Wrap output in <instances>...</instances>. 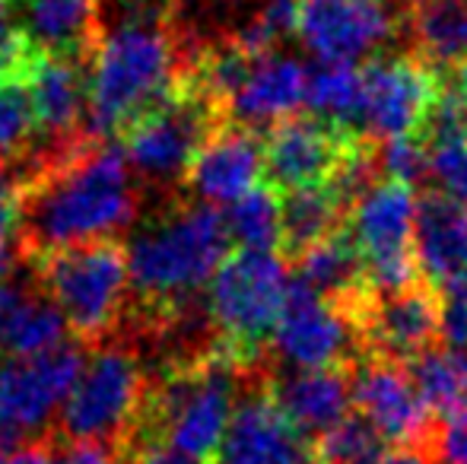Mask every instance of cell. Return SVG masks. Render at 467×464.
<instances>
[{
	"mask_svg": "<svg viewBox=\"0 0 467 464\" xmlns=\"http://www.w3.org/2000/svg\"><path fill=\"white\" fill-rule=\"evenodd\" d=\"M64 464H124L121 452L109 446H93V442H80L70 446L64 455Z\"/></svg>",
	"mask_w": 467,
	"mask_h": 464,
	"instance_id": "d590c367",
	"label": "cell"
},
{
	"mask_svg": "<svg viewBox=\"0 0 467 464\" xmlns=\"http://www.w3.org/2000/svg\"><path fill=\"white\" fill-rule=\"evenodd\" d=\"M445 290H455V293H462V296L467 299V271H464L462 277H458V280H455V284H451V286H445Z\"/></svg>",
	"mask_w": 467,
	"mask_h": 464,
	"instance_id": "f35d334b",
	"label": "cell"
},
{
	"mask_svg": "<svg viewBox=\"0 0 467 464\" xmlns=\"http://www.w3.org/2000/svg\"><path fill=\"white\" fill-rule=\"evenodd\" d=\"M372 464H436V459H432V449L426 446H394L381 452Z\"/></svg>",
	"mask_w": 467,
	"mask_h": 464,
	"instance_id": "8d00e7d4",
	"label": "cell"
},
{
	"mask_svg": "<svg viewBox=\"0 0 467 464\" xmlns=\"http://www.w3.org/2000/svg\"><path fill=\"white\" fill-rule=\"evenodd\" d=\"M207 464H315V442L277 407L267 391V372L245 385Z\"/></svg>",
	"mask_w": 467,
	"mask_h": 464,
	"instance_id": "5bb4252c",
	"label": "cell"
},
{
	"mask_svg": "<svg viewBox=\"0 0 467 464\" xmlns=\"http://www.w3.org/2000/svg\"><path fill=\"white\" fill-rule=\"evenodd\" d=\"M19 254L111 242L140 217V188L118 140H87L16 175Z\"/></svg>",
	"mask_w": 467,
	"mask_h": 464,
	"instance_id": "6da1fadb",
	"label": "cell"
},
{
	"mask_svg": "<svg viewBox=\"0 0 467 464\" xmlns=\"http://www.w3.org/2000/svg\"><path fill=\"white\" fill-rule=\"evenodd\" d=\"M381 455V436L359 414L340 420L315 439V464H372Z\"/></svg>",
	"mask_w": 467,
	"mask_h": 464,
	"instance_id": "f546056e",
	"label": "cell"
},
{
	"mask_svg": "<svg viewBox=\"0 0 467 464\" xmlns=\"http://www.w3.org/2000/svg\"><path fill=\"white\" fill-rule=\"evenodd\" d=\"M10 10H13V0H0V23L10 19Z\"/></svg>",
	"mask_w": 467,
	"mask_h": 464,
	"instance_id": "60d3db41",
	"label": "cell"
},
{
	"mask_svg": "<svg viewBox=\"0 0 467 464\" xmlns=\"http://www.w3.org/2000/svg\"><path fill=\"white\" fill-rule=\"evenodd\" d=\"M147 391L150 372L134 341L111 337L99 344L87 356L74 391L57 414L51 439L67 442V446L93 442V446L121 449L140 420Z\"/></svg>",
	"mask_w": 467,
	"mask_h": 464,
	"instance_id": "8992f818",
	"label": "cell"
},
{
	"mask_svg": "<svg viewBox=\"0 0 467 464\" xmlns=\"http://www.w3.org/2000/svg\"><path fill=\"white\" fill-rule=\"evenodd\" d=\"M363 350L394 363H413L442 337V293L426 280L375 296L357 318Z\"/></svg>",
	"mask_w": 467,
	"mask_h": 464,
	"instance_id": "2e32d148",
	"label": "cell"
},
{
	"mask_svg": "<svg viewBox=\"0 0 467 464\" xmlns=\"http://www.w3.org/2000/svg\"><path fill=\"white\" fill-rule=\"evenodd\" d=\"M420 4H436V0H410V6H420Z\"/></svg>",
	"mask_w": 467,
	"mask_h": 464,
	"instance_id": "b9f144b4",
	"label": "cell"
},
{
	"mask_svg": "<svg viewBox=\"0 0 467 464\" xmlns=\"http://www.w3.org/2000/svg\"><path fill=\"white\" fill-rule=\"evenodd\" d=\"M410 32L417 55L449 77L467 61V4L464 0H436L410 6Z\"/></svg>",
	"mask_w": 467,
	"mask_h": 464,
	"instance_id": "cb8c5ba5",
	"label": "cell"
},
{
	"mask_svg": "<svg viewBox=\"0 0 467 464\" xmlns=\"http://www.w3.org/2000/svg\"><path fill=\"white\" fill-rule=\"evenodd\" d=\"M226 217L210 204L175 201L162 207L128 245L130 305L137 337L172 341L194 325L201 290L229 258Z\"/></svg>",
	"mask_w": 467,
	"mask_h": 464,
	"instance_id": "7a4b0ae2",
	"label": "cell"
},
{
	"mask_svg": "<svg viewBox=\"0 0 467 464\" xmlns=\"http://www.w3.org/2000/svg\"><path fill=\"white\" fill-rule=\"evenodd\" d=\"M23 261L80 344L99 347L124 331L130 305L128 245L118 239L89 242Z\"/></svg>",
	"mask_w": 467,
	"mask_h": 464,
	"instance_id": "277c9868",
	"label": "cell"
},
{
	"mask_svg": "<svg viewBox=\"0 0 467 464\" xmlns=\"http://www.w3.org/2000/svg\"><path fill=\"white\" fill-rule=\"evenodd\" d=\"M359 80H363L359 134L369 140L423 137L445 93V74H439L420 55L372 57L359 67Z\"/></svg>",
	"mask_w": 467,
	"mask_h": 464,
	"instance_id": "9c48e42d",
	"label": "cell"
},
{
	"mask_svg": "<svg viewBox=\"0 0 467 464\" xmlns=\"http://www.w3.org/2000/svg\"><path fill=\"white\" fill-rule=\"evenodd\" d=\"M265 372L245 369L216 344L194 353H175L162 363L156 378H150L140 420L118 452L134 442L156 439L207 464L226 433L239 395Z\"/></svg>",
	"mask_w": 467,
	"mask_h": 464,
	"instance_id": "3957f363",
	"label": "cell"
},
{
	"mask_svg": "<svg viewBox=\"0 0 467 464\" xmlns=\"http://www.w3.org/2000/svg\"><path fill=\"white\" fill-rule=\"evenodd\" d=\"M19 29L42 55H61L89 67L99 45V0H13Z\"/></svg>",
	"mask_w": 467,
	"mask_h": 464,
	"instance_id": "7402d4cb",
	"label": "cell"
},
{
	"mask_svg": "<svg viewBox=\"0 0 467 464\" xmlns=\"http://www.w3.org/2000/svg\"><path fill=\"white\" fill-rule=\"evenodd\" d=\"M67 322L48 293L29 280H4L0 284V350L16 359L48 353L67 341Z\"/></svg>",
	"mask_w": 467,
	"mask_h": 464,
	"instance_id": "44dd1931",
	"label": "cell"
},
{
	"mask_svg": "<svg viewBox=\"0 0 467 464\" xmlns=\"http://www.w3.org/2000/svg\"><path fill=\"white\" fill-rule=\"evenodd\" d=\"M265 179V140L258 130L223 124L191 162L185 185L201 204H235Z\"/></svg>",
	"mask_w": 467,
	"mask_h": 464,
	"instance_id": "e0dca14e",
	"label": "cell"
},
{
	"mask_svg": "<svg viewBox=\"0 0 467 464\" xmlns=\"http://www.w3.org/2000/svg\"><path fill=\"white\" fill-rule=\"evenodd\" d=\"M121 459L124 464H201L197 459H188L179 449L166 446V442H156V439L134 442V446L124 449Z\"/></svg>",
	"mask_w": 467,
	"mask_h": 464,
	"instance_id": "836d02e7",
	"label": "cell"
},
{
	"mask_svg": "<svg viewBox=\"0 0 467 464\" xmlns=\"http://www.w3.org/2000/svg\"><path fill=\"white\" fill-rule=\"evenodd\" d=\"M385 179L404 181V185H417L420 179L430 175V150L420 137H400V140H388L385 150H379Z\"/></svg>",
	"mask_w": 467,
	"mask_h": 464,
	"instance_id": "4dcf8cb0",
	"label": "cell"
},
{
	"mask_svg": "<svg viewBox=\"0 0 467 464\" xmlns=\"http://www.w3.org/2000/svg\"><path fill=\"white\" fill-rule=\"evenodd\" d=\"M464 4H467V0H464Z\"/></svg>",
	"mask_w": 467,
	"mask_h": 464,
	"instance_id": "ee69618b",
	"label": "cell"
},
{
	"mask_svg": "<svg viewBox=\"0 0 467 464\" xmlns=\"http://www.w3.org/2000/svg\"><path fill=\"white\" fill-rule=\"evenodd\" d=\"M36 137V106H32L29 77L0 80V169L23 160Z\"/></svg>",
	"mask_w": 467,
	"mask_h": 464,
	"instance_id": "f1b7e54d",
	"label": "cell"
},
{
	"mask_svg": "<svg viewBox=\"0 0 467 464\" xmlns=\"http://www.w3.org/2000/svg\"><path fill=\"white\" fill-rule=\"evenodd\" d=\"M0 372H4V350H0Z\"/></svg>",
	"mask_w": 467,
	"mask_h": 464,
	"instance_id": "7bdbcfd3",
	"label": "cell"
},
{
	"mask_svg": "<svg viewBox=\"0 0 467 464\" xmlns=\"http://www.w3.org/2000/svg\"><path fill=\"white\" fill-rule=\"evenodd\" d=\"M13 449H16V446H13V442H10V439H6V436H4V433H0V464H4V461H6V455H10V452H13Z\"/></svg>",
	"mask_w": 467,
	"mask_h": 464,
	"instance_id": "ab89813d",
	"label": "cell"
},
{
	"mask_svg": "<svg viewBox=\"0 0 467 464\" xmlns=\"http://www.w3.org/2000/svg\"><path fill=\"white\" fill-rule=\"evenodd\" d=\"M410 378L436 417H445L467 397V350L432 347L410 363Z\"/></svg>",
	"mask_w": 467,
	"mask_h": 464,
	"instance_id": "484cf974",
	"label": "cell"
},
{
	"mask_svg": "<svg viewBox=\"0 0 467 464\" xmlns=\"http://www.w3.org/2000/svg\"><path fill=\"white\" fill-rule=\"evenodd\" d=\"M226 230L239 248H254V252H277L283 239L280 223V194L267 181L242 194L235 204H229Z\"/></svg>",
	"mask_w": 467,
	"mask_h": 464,
	"instance_id": "4316f807",
	"label": "cell"
},
{
	"mask_svg": "<svg viewBox=\"0 0 467 464\" xmlns=\"http://www.w3.org/2000/svg\"><path fill=\"white\" fill-rule=\"evenodd\" d=\"M308 74L312 70L296 57H258L229 99V121L248 130H261L293 118L308 99Z\"/></svg>",
	"mask_w": 467,
	"mask_h": 464,
	"instance_id": "ac0fdd59",
	"label": "cell"
},
{
	"mask_svg": "<svg viewBox=\"0 0 467 464\" xmlns=\"http://www.w3.org/2000/svg\"><path fill=\"white\" fill-rule=\"evenodd\" d=\"M289 267L277 252L235 248L207 286L213 341L245 369H265L267 344L289 293Z\"/></svg>",
	"mask_w": 467,
	"mask_h": 464,
	"instance_id": "5b68a950",
	"label": "cell"
},
{
	"mask_svg": "<svg viewBox=\"0 0 467 464\" xmlns=\"http://www.w3.org/2000/svg\"><path fill=\"white\" fill-rule=\"evenodd\" d=\"M267 391L286 420L312 442L350 417V369H289L267 376Z\"/></svg>",
	"mask_w": 467,
	"mask_h": 464,
	"instance_id": "d6986e66",
	"label": "cell"
},
{
	"mask_svg": "<svg viewBox=\"0 0 467 464\" xmlns=\"http://www.w3.org/2000/svg\"><path fill=\"white\" fill-rule=\"evenodd\" d=\"M353 407L391 446H426L432 410L420 397L404 363L366 353L350 369Z\"/></svg>",
	"mask_w": 467,
	"mask_h": 464,
	"instance_id": "9a60e30c",
	"label": "cell"
},
{
	"mask_svg": "<svg viewBox=\"0 0 467 464\" xmlns=\"http://www.w3.org/2000/svg\"><path fill=\"white\" fill-rule=\"evenodd\" d=\"M423 143L430 150V179L436 181V191L467 211V128L439 124L426 130Z\"/></svg>",
	"mask_w": 467,
	"mask_h": 464,
	"instance_id": "83f0119b",
	"label": "cell"
},
{
	"mask_svg": "<svg viewBox=\"0 0 467 464\" xmlns=\"http://www.w3.org/2000/svg\"><path fill=\"white\" fill-rule=\"evenodd\" d=\"M315 118L340 130L359 134V108H363V80L353 64H321L308 74V99ZM363 137V134H359Z\"/></svg>",
	"mask_w": 467,
	"mask_h": 464,
	"instance_id": "d4e9b609",
	"label": "cell"
},
{
	"mask_svg": "<svg viewBox=\"0 0 467 464\" xmlns=\"http://www.w3.org/2000/svg\"><path fill=\"white\" fill-rule=\"evenodd\" d=\"M391 0H299V38L321 64H353L372 57L398 36Z\"/></svg>",
	"mask_w": 467,
	"mask_h": 464,
	"instance_id": "4fadbf2b",
	"label": "cell"
},
{
	"mask_svg": "<svg viewBox=\"0 0 467 464\" xmlns=\"http://www.w3.org/2000/svg\"><path fill=\"white\" fill-rule=\"evenodd\" d=\"M223 124H229L226 106L197 80L188 64L179 89L160 108L130 124L118 137V147L124 150L134 179L156 191H172L185 185L194 156Z\"/></svg>",
	"mask_w": 467,
	"mask_h": 464,
	"instance_id": "52a82bcc",
	"label": "cell"
},
{
	"mask_svg": "<svg viewBox=\"0 0 467 464\" xmlns=\"http://www.w3.org/2000/svg\"><path fill=\"white\" fill-rule=\"evenodd\" d=\"M271 347L289 369H353L366 353L357 322L299 277L289 284Z\"/></svg>",
	"mask_w": 467,
	"mask_h": 464,
	"instance_id": "8fae6325",
	"label": "cell"
},
{
	"mask_svg": "<svg viewBox=\"0 0 467 464\" xmlns=\"http://www.w3.org/2000/svg\"><path fill=\"white\" fill-rule=\"evenodd\" d=\"M430 449L436 464H467V397L442 417Z\"/></svg>",
	"mask_w": 467,
	"mask_h": 464,
	"instance_id": "1f68e13d",
	"label": "cell"
},
{
	"mask_svg": "<svg viewBox=\"0 0 467 464\" xmlns=\"http://www.w3.org/2000/svg\"><path fill=\"white\" fill-rule=\"evenodd\" d=\"M445 83H449V87L455 89L458 99H462V102H464V108H467V61H464L458 70H451V74L445 77Z\"/></svg>",
	"mask_w": 467,
	"mask_h": 464,
	"instance_id": "74e56055",
	"label": "cell"
},
{
	"mask_svg": "<svg viewBox=\"0 0 467 464\" xmlns=\"http://www.w3.org/2000/svg\"><path fill=\"white\" fill-rule=\"evenodd\" d=\"M87 344L64 341L61 347L48 353L4 366L0 372V433L13 446L45 439V427L51 423V417L61 414L64 401L87 366Z\"/></svg>",
	"mask_w": 467,
	"mask_h": 464,
	"instance_id": "30bf717a",
	"label": "cell"
},
{
	"mask_svg": "<svg viewBox=\"0 0 467 464\" xmlns=\"http://www.w3.org/2000/svg\"><path fill=\"white\" fill-rule=\"evenodd\" d=\"M420 277L436 290L451 286L467 271V211L430 191L417 201V230H413Z\"/></svg>",
	"mask_w": 467,
	"mask_h": 464,
	"instance_id": "ffe728a7",
	"label": "cell"
},
{
	"mask_svg": "<svg viewBox=\"0 0 467 464\" xmlns=\"http://www.w3.org/2000/svg\"><path fill=\"white\" fill-rule=\"evenodd\" d=\"M350 207L353 204L347 201V194L334 181L280 194L283 254L286 258H302L308 248L337 235L347 226Z\"/></svg>",
	"mask_w": 467,
	"mask_h": 464,
	"instance_id": "603a6c76",
	"label": "cell"
},
{
	"mask_svg": "<svg viewBox=\"0 0 467 464\" xmlns=\"http://www.w3.org/2000/svg\"><path fill=\"white\" fill-rule=\"evenodd\" d=\"M369 137L325 124L321 118L293 115L265 137V181L277 194L325 185Z\"/></svg>",
	"mask_w": 467,
	"mask_h": 464,
	"instance_id": "7c38bea8",
	"label": "cell"
},
{
	"mask_svg": "<svg viewBox=\"0 0 467 464\" xmlns=\"http://www.w3.org/2000/svg\"><path fill=\"white\" fill-rule=\"evenodd\" d=\"M57 446H61V442L51 439V436L23 442V446H16L6 455L4 464H64V459L57 455Z\"/></svg>",
	"mask_w": 467,
	"mask_h": 464,
	"instance_id": "e575fe53",
	"label": "cell"
},
{
	"mask_svg": "<svg viewBox=\"0 0 467 464\" xmlns=\"http://www.w3.org/2000/svg\"><path fill=\"white\" fill-rule=\"evenodd\" d=\"M413 230H417V194L404 181H372L350 207L344 232L363 258L366 280L375 296L398 293L423 280L413 252Z\"/></svg>",
	"mask_w": 467,
	"mask_h": 464,
	"instance_id": "ba28073f",
	"label": "cell"
},
{
	"mask_svg": "<svg viewBox=\"0 0 467 464\" xmlns=\"http://www.w3.org/2000/svg\"><path fill=\"white\" fill-rule=\"evenodd\" d=\"M38 55L42 51L29 42V36L13 19L0 23V80H6V77H29Z\"/></svg>",
	"mask_w": 467,
	"mask_h": 464,
	"instance_id": "d6a6232c",
	"label": "cell"
}]
</instances>
